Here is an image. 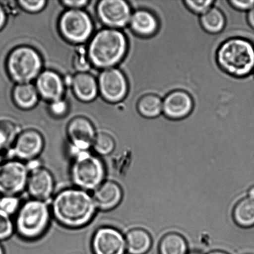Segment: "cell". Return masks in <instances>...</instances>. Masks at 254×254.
<instances>
[{"label":"cell","instance_id":"1","mask_svg":"<svg viewBox=\"0 0 254 254\" xmlns=\"http://www.w3.org/2000/svg\"><path fill=\"white\" fill-rule=\"evenodd\" d=\"M97 208L90 194L78 188L64 189L55 196L51 213L60 225L68 229L84 227L96 215Z\"/></svg>","mask_w":254,"mask_h":254},{"label":"cell","instance_id":"2","mask_svg":"<svg viewBox=\"0 0 254 254\" xmlns=\"http://www.w3.org/2000/svg\"><path fill=\"white\" fill-rule=\"evenodd\" d=\"M216 59L219 67L229 75L246 78L254 69V44L246 37H231L219 46Z\"/></svg>","mask_w":254,"mask_h":254},{"label":"cell","instance_id":"3","mask_svg":"<svg viewBox=\"0 0 254 254\" xmlns=\"http://www.w3.org/2000/svg\"><path fill=\"white\" fill-rule=\"evenodd\" d=\"M128 40L118 29H103L91 40L88 49L89 62L98 68H112L125 58Z\"/></svg>","mask_w":254,"mask_h":254},{"label":"cell","instance_id":"4","mask_svg":"<svg viewBox=\"0 0 254 254\" xmlns=\"http://www.w3.org/2000/svg\"><path fill=\"white\" fill-rule=\"evenodd\" d=\"M51 215L47 202L30 199L22 203L17 211L14 231L24 240H38L48 229Z\"/></svg>","mask_w":254,"mask_h":254},{"label":"cell","instance_id":"5","mask_svg":"<svg viewBox=\"0 0 254 254\" xmlns=\"http://www.w3.org/2000/svg\"><path fill=\"white\" fill-rule=\"evenodd\" d=\"M70 169L71 181L76 188L85 191L95 190L104 182L105 166L98 156L89 151L73 154Z\"/></svg>","mask_w":254,"mask_h":254},{"label":"cell","instance_id":"6","mask_svg":"<svg viewBox=\"0 0 254 254\" xmlns=\"http://www.w3.org/2000/svg\"><path fill=\"white\" fill-rule=\"evenodd\" d=\"M42 66L38 52L29 47H19L9 54L6 61L7 73L18 84L29 83L40 74Z\"/></svg>","mask_w":254,"mask_h":254},{"label":"cell","instance_id":"7","mask_svg":"<svg viewBox=\"0 0 254 254\" xmlns=\"http://www.w3.org/2000/svg\"><path fill=\"white\" fill-rule=\"evenodd\" d=\"M59 29L67 41L73 44H83L93 33V24L86 12L81 9H69L62 15Z\"/></svg>","mask_w":254,"mask_h":254},{"label":"cell","instance_id":"8","mask_svg":"<svg viewBox=\"0 0 254 254\" xmlns=\"http://www.w3.org/2000/svg\"><path fill=\"white\" fill-rule=\"evenodd\" d=\"M29 169L24 162L11 159L0 164V195L16 196L26 189Z\"/></svg>","mask_w":254,"mask_h":254},{"label":"cell","instance_id":"9","mask_svg":"<svg viewBox=\"0 0 254 254\" xmlns=\"http://www.w3.org/2000/svg\"><path fill=\"white\" fill-rule=\"evenodd\" d=\"M26 189L31 198L47 202L54 190V179L51 172L36 162L30 161Z\"/></svg>","mask_w":254,"mask_h":254},{"label":"cell","instance_id":"10","mask_svg":"<svg viewBox=\"0 0 254 254\" xmlns=\"http://www.w3.org/2000/svg\"><path fill=\"white\" fill-rule=\"evenodd\" d=\"M98 88L106 101L117 103L126 98L129 84L123 71L112 68L102 72L99 78Z\"/></svg>","mask_w":254,"mask_h":254},{"label":"cell","instance_id":"11","mask_svg":"<svg viewBox=\"0 0 254 254\" xmlns=\"http://www.w3.org/2000/svg\"><path fill=\"white\" fill-rule=\"evenodd\" d=\"M100 21L112 29L124 28L129 24L132 12L130 5L123 0H104L97 6Z\"/></svg>","mask_w":254,"mask_h":254},{"label":"cell","instance_id":"12","mask_svg":"<svg viewBox=\"0 0 254 254\" xmlns=\"http://www.w3.org/2000/svg\"><path fill=\"white\" fill-rule=\"evenodd\" d=\"M91 250L94 254H125L126 239L116 228L101 227L93 235Z\"/></svg>","mask_w":254,"mask_h":254},{"label":"cell","instance_id":"13","mask_svg":"<svg viewBox=\"0 0 254 254\" xmlns=\"http://www.w3.org/2000/svg\"><path fill=\"white\" fill-rule=\"evenodd\" d=\"M44 139L38 131L29 129L17 135L10 154L17 160L32 161L35 160L43 150Z\"/></svg>","mask_w":254,"mask_h":254},{"label":"cell","instance_id":"14","mask_svg":"<svg viewBox=\"0 0 254 254\" xmlns=\"http://www.w3.org/2000/svg\"><path fill=\"white\" fill-rule=\"evenodd\" d=\"M67 134L71 143L72 154L88 151L93 146L96 135L95 129L88 119H73L67 127Z\"/></svg>","mask_w":254,"mask_h":254},{"label":"cell","instance_id":"15","mask_svg":"<svg viewBox=\"0 0 254 254\" xmlns=\"http://www.w3.org/2000/svg\"><path fill=\"white\" fill-rule=\"evenodd\" d=\"M193 106L190 94L183 90H174L163 99V114L171 120H182L190 115Z\"/></svg>","mask_w":254,"mask_h":254},{"label":"cell","instance_id":"16","mask_svg":"<svg viewBox=\"0 0 254 254\" xmlns=\"http://www.w3.org/2000/svg\"><path fill=\"white\" fill-rule=\"evenodd\" d=\"M129 26L134 36L141 38H149L157 34L160 24L153 12L138 7L131 14Z\"/></svg>","mask_w":254,"mask_h":254},{"label":"cell","instance_id":"17","mask_svg":"<svg viewBox=\"0 0 254 254\" xmlns=\"http://www.w3.org/2000/svg\"><path fill=\"white\" fill-rule=\"evenodd\" d=\"M36 88L45 100L54 102L61 101L64 86L61 77L52 71H45L37 78Z\"/></svg>","mask_w":254,"mask_h":254},{"label":"cell","instance_id":"18","mask_svg":"<svg viewBox=\"0 0 254 254\" xmlns=\"http://www.w3.org/2000/svg\"><path fill=\"white\" fill-rule=\"evenodd\" d=\"M123 190L115 182L104 181L94 190L93 198L97 209L103 211L113 210L120 204L123 199Z\"/></svg>","mask_w":254,"mask_h":254},{"label":"cell","instance_id":"19","mask_svg":"<svg viewBox=\"0 0 254 254\" xmlns=\"http://www.w3.org/2000/svg\"><path fill=\"white\" fill-rule=\"evenodd\" d=\"M74 95L79 100L90 102L98 95L99 88L95 78L85 72H79L71 80Z\"/></svg>","mask_w":254,"mask_h":254},{"label":"cell","instance_id":"20","mask_svg":"<svg viewBox=\"0 0 254 254\" xmlns=\"http://www.w3.org/2000/svg\"><path fill=\"white\" fill-rule=\"evenodd\" d=\"M201 27L207 33L218 34L225 29L226 19L225 14L217 6L209 9L205 13L199 16Z\"/></svg>","mask_w":254,"mask_h":254},{"label":"cell","instance_id":"21","mask_svg":"<svg viewBox=\"0 0 254 254\" xmlns=\"http://www.w3.org/2000/svg\"><path fill=\"white\" fill-rule=\"evenodd\" d=\"M136 109L144 118H158L163 114V99L155 94H144L138 99Z\"/></svg>","mask_w":254,"mask_h":254},{"label":"cell","instance_id":"22","mask_svg":"<svg viewBox=\"0 0 254 254\" xmlns=\"http://www.w3.org/2000/svg\"><path fill=\"white\" fill-rule=\"evenodd\" d=\"M126 250L130 254H144L151 246L150 236L140 229L129 231L126 237Z\"/></svg>","mask_w":254,"mask_h":254},{"label":"cell","instance_id":"23","mask_svg":"<svg viewBox=\"0 0 254 254\" xmlns=\"http://www.w3.org/2000/svg\"><path fill=\"white\" fill-rule=\"evenodd\" d=\"M12 99L19 108L29 109L36 106L39 94L36 86L31 84H18L12 91Z\"/></svg>","mask_w":254,"mask_h":254},{"label":"cell","instance_id":"24","mask_svg":"<svg viewBox=\"0 0 254 254\" xmlns=\"http://www.w3.org/2000/svg\"><path fill=\"white\" fill-rule=\"evenodd\" d=\"M236 222L242 227L254 225V198L248 196L236 205L234 211Z\"/></svg>","mask_w":254,"mask_h":254},{"label":"cell","instance_id":"25","mask_svg":"<svg viewBox=\"0 0 254 254\" xmlns=\"http://www.w3.org/2000/svg\"><path fill=\"white\" fill-rule=\"evenodd\" d=\"M187 244L178 234H169L162 240L159 246L160 254H186Z\"/></svg>","mask_w":254,"mask_h":254},{"label":"cell","instance_id":"26","mask_svg":"<svg viewBox=\"0 0 254 254\" xmlns=\"http://www.w3.org/2000/svg\"><path fill=\"white\" fill-rule=\"evenodd\" d=\"M17 128L7 121H0V153L14 144L17 138Z\"/></svg>","mask_w":254,"mask_h":254},{"label":"cell","instance_id":"27","mask_svg":"<svg viewBox=\"0 0 254 254\" xmlns=\"http://www.w3.org/2000/svg\"><path fill=\"white\" fill-rule=\"evenodd\" d=\"M94 150L100 156H108L115 149V141L110 134L106 133L96 134L93 146Z\"/></svg>","mask_w":254,"mask_h":254},{"label":"cell","instance_id":"28","mask_svg":"<svg viewBox=\"0 0 254 254\" xmlns=\"http://www.w3.org/2000/svg\"><path fill=\"white\" fill-rule=\"evenodd\" d=\"M186 6L192 13L200 16L213 6V0H185L184 1Z\"/></svg>","mask_w":254,"mask_h":254},{"label":"cell","instance_id":"29","mask_svg":"<svg viewBox=\"0 0 254 254\" xmlns=\"http://www.w3.org/2000/svg\"><path fill=\"white\" fill-rule=\"evenodd\" d=\"M14 231V223L11 216L0 210V241L7 240Z\"/></svg>","mask_w":254,"mask_h":254},{"label":"cell","instance_id":"30","mask_svg":"<svg viewBox=\"0 0 254 254\" xmlns=\"http://www.w3.org/2000/svg\"><path fill=\"white\" fill-rule=\"evenodd\" d=\"M20 206L19 198L16 196H0V210L9 216L16 213Z\"/></svg>","mask_w":254,"mask_h":254},{"label":"cell","instance_id":"31","mask_svg":"<svg viewBox=\"0 0 254 254\" xmlns=\"http://www.w3.org/2000/svg\"><path fill=\"white\" fill-rule=\"evenodd\" d=\"M20 6L25 11L30 12H37L41 11L46 6V1L44 0L40 1H19Z\"/></svg>","mask_w":254,"mask_h":254},{"label":"cell","instance_id":"32","mask_svg":"<svg viewBox=\"0 0 254 254\" xmlns=\"http://www.w3.org/2000/svg\"><path fill=\"white\" fill-rule=\"evenodd\" d=\"M228 2L234 9L242 12H249L254 7V0H246V1L230 0Z\"/></svg>","mask_w":254,"mask_h":254},{"label":"cell","instance_id":"33","mask_svg":"<svg viewBox=\"0 0 254 254\" xmlns=\"http://www.w3.org/2000/svg\"><path fill=\"white\" fill-rule=\"evenodd\" d=\"M74 66H75L77 70L80 72H84L88 70L89 68L88 61L85 57V55L83 54H79L78 57H77L75 62H74Z\"/></svg>","mask_w":254,"mask_h":254},{"label":"cell","instance_id":"34","mask_svg":"<svg viewBox=\"0 0 254 254\" xmlns=\"http://www.w3.org/2000/svg\"><path fill=\"white\" fill-rule=\"evenodd\" d=\"M51 109L55 115H64L66 111V104L62 100L54 102L52 103Z\"/></svg>","mask_w":254,"mask_h":254},{"label":"cell","instance_id":"35","mask_svg":"<svg viewBox=\"0 0 254 254\" xmlns=\"http://www.w3.org/2000/svg\"><path fill=\"white\" fill-rule=\"evenodd\" d=\"M89 1L86 0H81V1H63L64 6L69 7L70 9H80L82 7L86 6Z\"/></svg>","mask_w":254,"mask_h":254},{"label":"cell","instance_id":"36","mask_svg":"<svg viewBox=\"0 0 254 254\" xmlns=\"http://www.w3.org/2000/svg\"><path fill=\"white\" fill-rule=\"evenodd\" d=\"M6 12L4 7L0 4V31L3 28L6 22Z\"/></svg>","mask_w":254,"mask_h":254},{"label":"cell","instance_id":"37","mask_svg":"<svg viewBox=\"0 0 254 254\" xmlns=\"http://www.w3.org/2000/svg\"><path fill=\"white\" fill-rule=\"evenodd\" d=\"M247 22L251 29L254 30V7L247 13Z\"/></svg>","mask_w":254,"mask_h":254},{"label":"cell","instance_id":"38","mask_svg":"<svg viewBox=\"0 0 254 254\" xmlns=\"http://www.w3.org/2000/svg\"><path fill=\"white\" fill-rule=\"evenodd\" d=\"M249 196L251 198H254V188L251 189L250 191H249Z\"/></svg>","mask_w":254,"mask_h":254},{"label":"cell","instance_id":"39","mask_svg":"<svg viewBox=\"0 0 254 254\" xmlns=\"http://www.w3.org/2000/svg\"><path fill=\"white\" fill-rule=\"evenodd\" d=\"M209 254H227L223 253V252H220V251H216V252L211 253Z\"/></svg>","mask_w":254,"mask_h":254},{"label":"cell","instance_id":"40","mask_svg":"<svg viewBox=\"0 0 254 254\" xmlns=\"http://www.w3.org/2000/svg\"><path fill=\"white\" fill-rule=\"evenodd\" d=\"M0 254H4V249L1 245H0Z\"/></svg>","mask_w":254,"mask_h":254},{"label":"cell","instance_id":"41","mask_svg":"<svg viewBox=\"0 0 254 254\" xmlns=\"http://www.w3.org/2000/svg\"><path fill=\"white\" fill-rule=\"evenodd\" d=\"M2 163V157L1 155V153H0V164Z\"/></svg>","mask_w":254,"mask_h":254},{"label":"cell","instance_id":"42","mask_svg":"<svg viewBox=\"0 0 254 254\" xmlns=\"http://www.w3.org/2000/svg\"><path fill=\"white\" fill-rule=\"evenodd\" d=\"M253 74L254 78V71H253Z\"/></svg>","mask_w":254,"mask_h":254},{"label":"cell","instance_id":"43","mask_svg":"<svg viewBox=\"0 0 254 254\" xmlns=\"http://www.w3.org/2000/svg\"><path fill=\"white\" fill-rule=\"evenodd\" d=\"M198 254L193 253V254Z\"/></svg>","mask_w":254,"mask_h":254}]
</instances>
